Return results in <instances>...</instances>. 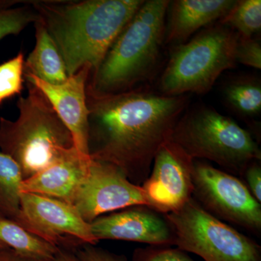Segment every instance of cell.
<instances>
[{"label":"cell","instance_id":"cell-20","mask_svg":"<svg viewBox=\"0 0 261 261\" xmlns=\"http://www.w3.org/2000/svg\"><path fill=\"white\" fill-rule=\"evenodd\" d=\"M39 20L31 0H0V41L19 35Z\"/></svg>","mask_w":261,"mask_h":261},{"label":"cell","instance_id":"cell-8","mask_svg":"<svg viewBox=\"0 0 261 261\" xmlns=\"http://www.w3.org/2000/svg\"><path fill=\"white\" fill-rule=\"evenodd\" d=\"M192 197L213 216L255 234L261 232V205L234 175L195 160Z\"/></svg>","mask_w":261,"mask_h":261},{"label":"cell","instance_id":"cell-26","mask_svg":"<svg viewBox=\"0 0 261 261\" xmlns=\"http://www.w3.org/2000/svg\"><path fill=\"white\" fill-rule=\"evenodd\" d=\"M260 161H252L242 174L245 185L257 202L261 203V167Z\"/></svg>","mask_w":261,"mask_h":261},{"label":"cell","instance_id":"cell-6","mask_svg":"<svg viewBox=\"0 0 261 261\" xmlns=\"http://www.w3.org/2000/svg\"><path fill=\"white\" fill-rule=\"evenodd\" d=\"M239 34L219 23L173 48L159 88L166 96L207 93L225 70L236 66Z\"/></svg>","mask_w":261,"mask_h":261},{"label":"cell","instance_id":"cell-11","mask_svg":"<svg viewBox=\"0 0 261 261\" xmlns=\"http://www.w3.org/2000/svg\"><path fill=\"white\" fill-rule=\"evenodd\" d=\"M194 162L171 139L160 147L150 173L141 185L149 207L168 214L192 198Z\"/></svg>","mask_w":261,"mask_h":261},{"label":"cell","instance_id":"cell-21","mask_svg":"<svg viewBox=\"0 0 261 261\" xmlns=\"http://www.w3.org/2000/svg\"><path fill=\"white\" fill-rule=\"evenodd\" d=\"M240 37L252 38L261 29L260 0H239L232 9L219 20Z\"/></svg>","mask_w":261,"mask_h":261},{"label":"cell","instance_id":"cell-7","mask_svg":"<svg viewBox=\"0 0 261 261\" xmlns=\"http://www.w3.org/2000/svg\"><path fill=\"white\" fill-rule=\"evenodd\" d=\"M175 233L174 245L205 261H260V247L205 211L192 197L166 214Z\"/></svg>","mask_w":261,"mask_h":261},{"label":"cell","instance_id":"cell-24","mask_svg":"<svg viewBox=\"0 0 261 261\" xmlns=\"http://www.w3.org/2000/svg\"><path fill=\"white\" fill-rule=\"evenodd\" d=\"M237 63L261 68V43L258 38H245L239 35L236 47Z\"/></svg>","mask_w":261,"mask_h":261},{"label":"cell","instance_id":"cell-22","mask_svg":"<svg viewBox=\"0 0 261 261\" xmlns=\"http://www.w3.org/2000/svg\"><path fill=\"white\" fill-rule=\"evenodd\" d=\"M24 63L23 51L0 64V107L8 99L20 96L23 89Z\"/></svg>","mask_w":261,"mask_h":261},{"label":"cell","instance_id":"cell-18","mask_svg":"<svg viewBox=\"0 0 261 261\" xmlns=\"http://www.w3.org/2000/svg\"><path fill=\"white\" fill-rule=\"evenodd\" d=\"M226 105L245 118L258 116L261 111V84L255 77H239L228 81L223 87Z\"/></svg>","mask_w":261,"mask_h":261},{"label":"cell","instance_id":"cell-1","mask_svg":"<svg viewBox=\"0 0 261 261\" xmlns=\"http://www.w3.org/2000/svg\"><path fill=\"white\" fill-rule=\"evenodd\" d=\"M90 159L114 165L135 185L148 177L154 156L171 139L189 103L142 87L113 94L87 93Z\"/></svg>","mask_w":261,"mask_h":261},{"label":"cell","instance_id":"cell-9","mask_svg":"<svg viewBox=\"0 0 261 261\" xmlns=\"http://www.w3.org/2000/svg\"><path fill=\"white\" fill-rule=\"evenodd\" d=\"M18 224L58 248L75 251L98 243L90 224L73 206L47 196L21 192Z\"/></svg>","mask_w":261,"mask_h":261},{"label":"cell","instance_id":"cell-13","mask_svg":"<svg viewBox=\"0 0 261 261\" xmlns=\"http://www.w3.org/2000/svg\"><path fill=\"white\" fill-rule=\"evenodd\" d=\"M92 68L84 66L61 84H50L34 75H25V82L33 84L44 94L60 119L73 137L75 149L89 157V111L87 87Z\"/></svg>","mask_w":261,"mask_h":261},{"label":"cell","instance_id":"cell-14","mask_svg":"<svg viewBox=\"0 0 261 261\" xmlns=\"http://www.w3.org/2000/svg\"><path fill=\"white\" fill-rule=\"evenodd\" d=\"M90 157L76 149L54 164L23 180L21 192L47 196L71 205L72 201L88 171Z\"/></svg>","mask_w":261,"mask_h":261},{"label":"cell","instance_id":"cell-3","mask_svg":"<svg viewBox=\"0 0 261 261\" xmlns=\"http://www.w3.org/2000/svg\"><path fill=\"white\" fill-rule=\"evenodd\" d=\"M171 2H144L116 38L97 69L91 73L87 93L105 95L137 88L153 73L166 36Z\"/></svg>","mask_w":261,"mask_h":261},{"label":"cell","instance_id":"cell-4","mask_svg":"<svg viewBox=\"0 0 261 261\" xmlns=\"http://www.w3.org/2000/svg\"><path fill=\"white\" fill-rule=\"evenodd\" d=\"M15 121L0 117V151L11 158L23 180L54 164L75 149L73 137L44 94L25 82Z\"/></svg>","mask_w":261,"mask_h":261},{"label":"cell","instance_id":"cell-17","mask_svg":"<svg viewBox=\"0 0 261 261\" xmlns=\"http://www.w3.org/2000/svg\"><path fill=\"white\" fill-rule=\"evenodd\" d=\"M0 243L15 251L54 259L59 248L30 232L13 220L0 217Z\"/></svg>","mask_w":261,"mask_h":261},{"label":"cell","instance_id":"cell-28","mask_svg":"<svg viewBox=\"0 0 261 261\" xmlns=\"http://www.w3.org/2000/svg\"><path fill=\"white\" fill-rule=\"evenodd\" d=\"M54 261H82L75 251L59 248L57 252Z\"/></svg>","mask_w":261,"mask_h":261},{"label":"cell","instance_id":"cell-25","mask_svg":"<svg viewBox=\"0 0 261 261\" xmlns=\"http://www.w3.org/2000/svg\"><path fill=\"white\" fill-rule=\"evenodd\" d=\"M75 252L82 261H127L123 255H117L95 245H84Z\"/></svg>","mask_w":261,"mask_h":261},{"label":"cell","instance_id":"cell-2","mask_svg":"<svg viewBox=\"0 0 261 261\" xmlns=\"http://www.w3.org/2000/svg\"><path fill=\"white\" fill-rule=\"evenodd\" d=\"M144 0H31L63 57L68 75L92 73Z\"/></svg>","mask_w":261,"mask_h":261},{"label":"cell","instance_id":"cell-5","mask_svg":"<svg viewBox=\"0 0 261 261\" xmlns=\"http://www.w3.org/2000/svg\"><path fill=\"white\" fill-rule=\"evenodd\" d=\"M171 140L195 161H213L234 176H241L250 163L261 159L260 147L250 132L209 106L185 111Z\"/></svg>","mask_w":261,"mask_h":261},{"label":"cell","instance_id":"cell-27","mask_svg":"<svg viewBox=\"0 0 261 261\" xmlns=\"http://www.w3.org/2000/svg\"><path fill=\"white\" fill-rule=\"evenodd\" d=\"M0 261H54V259L24 255L6 247L0 250Z\"/></svg>","mask_w":261,"mask_h":261},{"label":"cell","instance_id":"cell-16","mask_svg":"<svg viewBox=\"0 0 261 261\" xmlns=\"http://www.w3.org/2000/svg\"><path fill=\"white\" fill-rule=\"evenodd\" d=\"M35 45L24 63V76L34 75L50 84H61L68 80L63 57L40 20L34 24Z\"/></svg>","mask_w":261,"mask_h":261},{"label":"cell","instance_id":"cell-19","mask_svg":"<svg viewBox=\"0 0 261 261\" xmlns=\"http://www.w3.org/2000/svg\"><path fill=\"white\" fill-rule=\"evenodd\" d=\"M23 181L18 165L0 151V217L18 222Z\"/></svg>","mask_w":261,"mask_h":261},{"label":"cell","instance_id":"cell-23","mask_svg":"<svg viewBox=\"0 0 261 261\" xmlns=\"http://www.w3.org/2000/svg\"><path fill=\"white\" fill-rule=\"evenodd\" d=\"M132 261H195L187 252L170 246H149L134 252Z\"/></svg>","mask_w":261,"mask_h":261},{"label":"cell","instance_id":"cell-12","mask_svg":"<svg viewBox=\"0 0 261 261\" xmlns=\"http://www.w3.org/2000/svg\"><path fill=\"white\" fill-rule=\"evenodd\" d=\"M91 231L101 240H123L150 246L174 245L175 233L166 214L147 205H135L102 216L90 223Z\"/></svg>","mask_w":261,"mask_h":261},{"label":"cell","instance_id":"cell-29","mask_svg":"<svg viewBox=\"0 0 261 261\" xmlns=\"http://www.w3.org/2000/svg\"><path fill=\"white\" fill-rule=\"evenodd\" d=\"M6 247H8L6 246V245H5L4 244L0 243V250H3V249L6 248Z\"/></svg>","mask_w":261,"mask_h":261},{"label":"cell","instance_id":"cell-15","mask_svg":"<svg viewBox=\"0 0 261 261\" xmlns=\"http://www.w3.org/2000/svg\"><path fill=\"white\" fill-rule=\"evenodd\" d=\"M237 0H176L171 2L165 42L183 44L202 27L221 20Z\"/></svg>","mask_w":261,"mask_h":261},{"label":"cell","instance_id":"cell-10","mask_svg":"<svg viewBox=\"0 0 261 261\" xmlns=\"http://www.w3.org/2000/svg\"><path fill=\"white\" fill-rule=\"evenodd\" d=\"M71 205L90 224L108 213L149 204L142 186L130 182L119 168L91 159Z\"/></svg>","mask_w":261,"mask_h":261}]
</instances>
